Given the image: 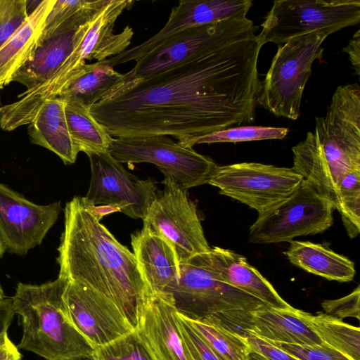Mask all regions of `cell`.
<instances>
[{"label": "cell", "mask_w": 360, "mask_h": 360, "mask_svg": "<svg viewBox=\"0 0 360 360\" xmlns=\"http://www.w3.org/2000/svg\"><path fill=\"white\" fill-rule=\"evenodd\" d=\"M15 314L12 298L0 300V333L7 332Z\"/></svg>", "instance_id": "42"}, {"label": "cell", "mask_w": 360, "mask_h": 360, "mask_svg": "<svg viewBox=\"0 0 360 360\" xmlns=\"http://www.w3.org/2000/svg\"><path fill=\"white\" fill-rule=\"evenodd\" d=\"M22 355L9 339L7 332L0 333V360H20Z\"/></svg>", "instance_id": "41"}, {"label": "cell", "mask_w": 360, "mask_h": 360, "mask_svg": "<svg viewBox=\"0 0 360 360\" xmlns=\"http://www.w3.org/2000/svg\"><path fill=\"white\" fill-rule=\"evenodd\" d=\"M292 169L310 184L322 197L329 200L334 210H339L341 200L335 184L324 158L321 146L312 131L292 148Z\"/></svg>", "instance_id": "27"}, {"label": "cell", "mask_w": 360, "mask_h": 360, "mask_svg": "<svg viewBox=\"0 0 360 360\" xmlns=\"http://www.w3.org/2000/svg\"><path fill=\"white\" fill-rule=\"evenodd\" d=\"M135 330L154 360H195L180 333L172 295L155 296Z\"/></svg>", "instance_id": "18"}, {"label": "cell", "mask_w": 360, "mask_h": 360, "mask_svg": "<svg viewBox=\"0 0 360 360\" xmlns=\"http://www.w3.org/2000/svg\"><path fill=\"white\" fill-rule=\"evenodd\" d=\"M321 307L326 314L342 320L347 317L360 319V286L349 295L336 300H324Z\"/></svg>", "instance_id": "37"}, {"label": "cell", "mask_w": 360, "mask_h": 360, "mask_svg": "<svg viewBox=\"0 0 360 360\" xmlns=\"http://www.w3.org/2000/svg\"><path fill=\"white\" fill-rule=\"evenodd\" d=\"M342 51L346 53L348 59L350 61L354 74L360 75V30H357L349 39L347 45L342 49Z\"/></svg>", "instance_id": "40"}, {"label": "cell", "mask_w": 360, "mask_h": 360, "mask_svg": "<svg viewBox=\"0 0 360 360\" xmlns=\"http://www.w3.org/2000/svg\"><path fill=\"white\" fill-rule=\"evenodd\" d=\"M250 360H266L259 354L251 352L250 354Z\"/></svg>", "instance_id": "44"}, {"label": "cell", "mask_w": 360, "mask_h": 360, "mask_svg": "<svg viewBox=\"0 0 360 360\" xmlns=\"http://www.w3.org/2000/svg\"><path fill=\"white\" fill-rule=\"evenodd\" d=\"M131 244L139 267L153 293L171 295L179 277V263L173 247L147 226L131 234Z\"/></svg>", "instance_id": "20"}, {"label": "cell", "mask_w": 360, "mask_h": 360, "mask_svg": "<svg viewBox=\"0 0 360 360\" xmlns=\"http://www.w3.org/2000/svg\"><path fill=\"white\" fill-rule=\"evenodd\" d=\"M1 98H0V106H1Z\"/></svg>", "instance_id": "48"}, {"label": "cell", "mask_w": 360, "mask_h": 360, "mask_svg": "<svg viewBox=\"0 0 360 360\" xmlns=\"http://www.w3.org/2000/svg\"><path fill=\"white\" fill-rule=\"evenodd\" d=\"M56 0H43L0 47V89L13 82L17 72L37 49L46 19Z\"/></svg>", "instance_id": "22"}, {"label": "cell", "mask_w": 360, "mask_h": 360, "mask_svg": "<svg viewBox=\"0 0 360 360\" xmlns=\"http://www.w3.org/2000/svg\"><path fill=\"white\" fill-rule=\"evenodd\" d=\"M332 203L302 179L284 200L258 214L249 229L255 244L290 242L296 237L326 231L333 221Z\"/></svg>", "instance_id": "9"}, {"label": "cell", "mask_w": 360, "mask_h": 360, "mask_svg": "<svg viewBox=\"0 0 360 360\" xmlns=\"http://www.w3.org/2000/svg\"><path fill=\"white\" fill-rule=\"evenodd\" d=\"M68 279L59 276L41 285L18 283L11 298L22 327L18 349L32 352L46 360L91 358L94 347L68 316L63 299Z\"/></svg>", "instance_id": "3"}, {"label": "cell", "mask_w": 360, "mask_h": 360, "mask_svg": "<svg viewBox=\"0 0 360 360\" xmlns=\"http://www.w3.org/2000/svg\"><path fill=\"white\" fill-rule=\"evenodd\" d=\"M194 257L217 278L253 296L266 306L276 309L292 307L245 257L233 250L214 247Z\"/></svg>", "instance_id": "19"}, {"label": "cell", "mask_w": 360, "mask_h": 360, "mask_svg": "<svg viewBox=\"0 0 360 360\" xmlns=\"http://www.w3.org/2000/svg\"><path fill=\"white\" fill-rule=\"evenodd\" d=\"M5 252H6L5 248H4V244L0 238V259L3 257Z\"/></svg>", "instance_id": "45"}, {"label": "cell", "mask_w": 360, "mask_h": 360, "mask_svg": "<svg viewBox=\"0 0 360 360\" xmlns=\"http://www.w3.org/2000/svg\"><path fill=\"white\" fill-rule=\"evenodd\" d=\"M188 321L201 338L224 360H250L251 349L244 337L199 321Z\"/></svg>", "instance_id": "31"}, {"label": "cell", "mask_w": 360, "mask_h": 360, "mask_svg": "<svg viewBox=\"0 0 360 360\" xmlns=\"http://www.w3.org/2000/svg\"><path fill=\"white\" fill-rule=\"evenodd\" d=\"M63 99L68 130L79 152L108 151L113 137L94 117L89 107L77 98Z\"/></svg>", "instance_id": "28"}, {"label": "cell", "mask_w": 360, "mask_h": 360, "mask_svg": "<svg viewBox=\"0 0 360 360\" xmlns=\"http://www.w3.org/2000/svg\"><path fill=\"white\" fill-rule=\"evenodd\" d=\"M164 189L157 192L143 226L151 229L174 249L179 263L210 250L195 204L187 191L164 179Z\"/></svg>", "instance_id": "12"}, {"label": "cell", "mask_w": 360, "mask_h": 360, "mask_svg": "<svg viewBox=\"0 0 360 360\" xmlns=\"http://www.w3.org/2000/svg\"><path fill=\"white\" fill-rule=\"evenodd\" d=\"M64 230L58 248L59 276L79 282L113 303L133 330L151 291L132 252L75 196L64 209Z\"/></svg>", "instance_id": "2"}, {"label": "cell", "mask_w": 360, "mask_h": 360, "mask_svg": "<svg viewBox=\"0 0 360 360\" xmlns=\"http://www.w3.org/2000/svg\"><path fill=\"white\" fill-rule=\"evenodd\" d=\"M170 294L177 313L186 319L241 337L252 330V313L266 306L217 278L194 256L179 264V277Z\"/></svg>", "instance_id": "4"}, {"label": "cell", "mask_w": 360, "mask_h": 360, "mask_svg": "<svg viewBox=\"0 0 360 360\" xmlns=\"http://www.w3.org/2000/svg\"><path fill=\"white\" fill-rule=\"evenodd\" d=\"M250 333L274 344L312 345L323 342L307 323L303 311L292 307L276 309L266 306L254 311Z\"/></svg>", "instance_id": "23"}, {"label": "cell", "mask_w": 360, "mask_h": 360, "mask_svg": "<svg viewBox=\"0 0 360 360\" xmlns=\"http://www.w3.org/2000/svg\"><path fill=\"white\" fill-rule=\"evenodd\" d=\"M87 155L91 180L86 195L82 197L84 202L89 205H117L128 217L143 220L156 198V182L132 174L108 151Z\"/></svg>", "instance_id": "14"}, {"label": "cell", "mask_w": 360, "mask_h": 360, "mask_svg": "<svg viewBox=\"0 0 360 360\" xmlns=\"http://www.w3.org/2000/svg\"><path fill=\"white\" fill-rule=\"evenodd\" d=\"M63 299L70 321L94 348L133 331L113 303L79 282L68 280Z\"/></svg>", "instance_id": "17"}, {"label": "cell", "mask_w": 360, "mask_h": 360, "mask_svg": "<svg viewBox=\"0 0 360 360\" xmlns=\"http://www.w3.org/2000/svg\"><path fill=\"white\" fill-rule=\"evenodd\" d=\"M335 32L333 29L320 30L295 37L278 46L262 81L258 105L275 116L297 120L312 65L322 56L323 41Z\"/></svg>", "instance_id": "6"}, {"label": "cell", "mask_w": 360, "mask_h": 360, "mask_svg": "<svg viewBox=\"0 0 360 360\" xmlns=\"http://www.w3.org/2000/svg\"><path fill=\"white\" fill-rule=\"evenodd\" d=\"M340 199L338 211L349 236L354 238L360 232V191L345 193Z\"/></svg>", "instance_id": "38"}, {"label": "cell", "mask_w": 360, "mask_h": 360, "mask_svg": "<svg viewBox=\"0 0 360 360\" xmlns=\"http://www.w3.org/2000/svg\"><path fill=\"white\" fill-rule=\"evenodd\" d=\"M82 202L85 208L99 221L105 215L115 212H121V208L117 205H89L85 204L83 200Z\"/></svg>", "instance_id": "43"}, {"label": "cell", "mask_w": 360, "mask_h": 360, "mask_svg": "<svg viewBox=\"0 0 360 360\" xmlns=\"http://www.w3.org/2000/svg\"><path fill=\"white\" fill-rule=\"evenodd\" d=\"M303 316L321 341L350 360H360V330L323 312Z\"/></svg>", "instance_id": "29"}, {"label": "cell", "mask_w": 360, "mask_h": 360, "mask_svg": "<svg viewBox=\"0 0 360 360\" xmlns=\"http://www.w3.org/2000/svg\"><path fill=\"white\" fill-rule=\"evenodd\" d=\"M331 176L338 186L347 173L360 170V86H338L315 130Z\"/></svg>", "instance_id": "10"}, {"label": "cell", "mask_w": 360, "mask_h": 360, "mask_svg": "<svg viewBox=\"0 0 360 360\" xmlns=\"http://www.w3.org/2000/svg\"><path fill=\"white\" fill-rule=\"evenodd\" d=\"M105 2L106 0H56L40 39L78 28L90 20Z\"/></svg>", "instance_id": "30"}, {"label": "cell", "mask_w": 360, "mask_h": 360, "mask_svg": "<svg viewBox=\"0 0 360 360\" xmlns=\"http://www.w3.org/2000/svg\"><path fill=\"white\" fill-rule=\"evenodd\" d=\"M91 19L77 29L40 39L32 56L17 72L13 81L23 84L26 90L46 82L72 53L89 27Z\"/></svg>", "instance_id": "21"}, {"label": "cell", "mask_w": 360, "mask_h": 360, "mask_svg": "<svg viewBox=\"0 0 360 360\" xmlns=\"http://www.w3.org/2000/svg\"><path fill=\"white\" fill-rule=\"evenodd\" d=\"M108 152L122 164H153L186 190L207 184L217 167L209 156L163 135L113 138Z\"/></svg>", "instance_id": "7"}, {"label": "cell", "mask_w": 360, "mask_h": 360, "mask_svg": "<svg viewBox=\"0 0 360 360\" xmlns=\"http://www.w3.org/2000/svg\"><path fill=\"white\" fill-rule=\"evenodd\" d=\"M302 179L292 167L240 162L217 165L207 184L261 214L287 198Z\"/></svg>", "instance_id": "11"}, {"label": "cell", "mask_w": 360, "mask_h": 360, "mask_svg": "<svg viewBox=\"0 0 360 360\" xmlns=\"http://www.w3.org/2000/svg\"><path fill=\"white\" fill-rule=\"evenodd\" d=\"M288 133L285 127L262 126H238L217 131L194 140L195 144L214 143H238L243 141L283 139Z\"/></svg>", "instance_id": "32"}, {"label": "cell", "mask_w": 360, "mask_h": 360, "mask_svg": "<svg viewBox=\"0 0 360 360\" xmlns=\"http://www.w3.org/2000/svg\"><path fill=\"white\" fill-rule=\"evenodd\" d=\"M133 3L106 0L91 19L82 39L55 74L42 84L26 90L18 96V101L7 105L11 118L19 125L29 124L41 105L47 100L58 97L72 75L86 60L102 61L125 51L134 36L133 29L127 26L120 33L115 34L113 27L117 18Z\"/></svg>", "instance_id": "5"}, {"label": "cell", "mask_w": 360, "mask_h": 360, "mask_svg": "<svg viewBox=\"0 0 360 360\" xmlns=\"http://www.w3.org/2000/svg\"><path fill=\"white\" fill-rule=\"evenodd\" d=\"M247 16L191 27L161 42L136 61L128 81L144 79L185 63L255 26Z\"/></svg>", "instance_id": "13"}, {"label": "cell", "mask_w": 360, "mask_h": 360, "mask_svg": "<svg viewBox=\"0 0 360 360\" xmlns=\"http://www.w3.org/2000/svg\"><path fill=\"white\" fill-rule=\"evenodd\" d=\"M31 142L56 153L65 165L75 162L79 150L70 136L65 101L55 97L45 101L28 126Z\"/></svg>", "instance_id": "24"}, {"label": "cell", "mask_w": 360, "mask_h": 360, "mask_svg": "<svg viewBox=\"0 0 360 360\" xmlns=\"http://www.w3.org/2000/svg\"><path fill=\"white\" fill-rule=\"evenodd\" d=\"M127 82L105 60L84 65L76 71L58 97L74 98L89 107L106 98Z\"/></svg>", "instance_id": "26"}, {"label": "cell", "mask_w": 360, "mask_h": 360, "mask_svg": "<svg viewBox=\"0 0 360 360\" xmlns=\"http://www.w3.org/2000/svg\"><path fill=\"white\" fill-rule=\"evenodd\" d=\"M284 254L293 265L329 281L349 282L356 274L352 260L320 243L291 240Z\"/></svg>", "instance_id": "25"}, {"label": "cell", "mask_w": 360, "mask_h": 360, "mask_svg": "<svg viewBox=\"0 0 360 360\" xmlns=\"http://www.w3.org/2000/svg\"><path fill=\"white\" fill-rule=\"evenodd\" d=\"M251 352L259 354L266 360H300L275 345L266 341L253 334L244 337Z\"/></svg>", "instance_id": "39"}, {"label": "cell", "mask_w": 360, "mask_h": 360, "mask_svg": "<svg viewBox=\"0 0 360 360\" xmlns=\"http://www.w3.org/2000/svg\"><path fill=\"white\" fill-rule=\"evenodd\" d=\"M4 298H5V295L2 287L0 284V300H2Z\"/></svg>", "instance_id": "46"}, {"label": "cell", "mask_w": 360, "mask_h": 360, "mask_svg": "<svg viewBox=\"0 0 360 360\" xmlns=\"http://www.w3.org/2000/svg\"><path fill=\"white\" fill-rule=\"evenodd\" d=\"M178 326L195 360H224L198 334L188 321L177 313Z\"/></svg>", "instance_id": "36"}, {"label": "cell", "mask_w": 360, "mask_h": 360, "mask_svg": "<svg viewBox=\"0 0 360 360\" xmlns=\"http://www.w3.org/2000/svg\"><path fill=\"white\" fill-rule=\"evenodd\" d=\"M252 6L250 0H181L172 9L167 22L159 32L144 42L104 60L112 67L137 61L177 33L193 27L247 16Z\"/></svg>", "instance_id": "16"}, {"label": "cell", "mask_w": 360, "mask_h": 360, "mask_svg": "<svg viewBox=\"0 0 360 360\" xmlns=\"http://www.w3.org/2000/svg\"><path fill=\"white\" fill-rule=\"evenodd\" d=\"M360 22L359 0H277L261 24V44L278 46L314 31L336 32Z\"/></svg>", "instance_id": "8"}, {"label": "cell", "mask_w": 360, "mask_h": 360, "mask_svg": "<svg viewBox=\"0 0 360 360\" xmlns=\"http://www.w3.org/2000/svg\"><path fill=\"white\" fill-rule=\"evenodd\" d=\"M21 360V359H20ZM80 360H92L91 358H88V359H80Z\"/></svg>", "instance_id": "47"}, {"label": "cell", "mask_w": 360, "mask_h": 360, "mask_svg": "<svg viewBox=\"0 0 360 360\" xmlns=\"http://www.w3.org/2000/svg\"><path fill=\"white\" fill-rule=\"evenodd\" d=\"M92 360H154L136 330L94 349Z\"/></svg>", "instance_id": "33"}, {"label": "cell", "mask_w": 360, "mask_h": 360, "mask_svg": "<svg viewBox=\"0 0 360 360\" xmlns=\"http://www.w3.org/2000/svg\"><path fill=\"white\" fill-rule=\"evenodd\" d=\"M274 345L300 360H350L324 342L312 345L280 343Z\"/></svg>", "instance_id": "35"}, {"label": "cell", "mask_w": 360, "mask_h": 360, "mask_svg": "<svg viewBox=\"0 0 360 360\" xmlns=\"http://www.w3.org/2000/svg\"><path fill=\"white\" fill-rule=\"evenodd\" d=\"M258 28L152 76L127 81L90 106L91 115L115 138L172 136L185 147L254 122L262 89Z\"/></svg>", "instance_id": "1"}, {"label": "cell", "mask_w": 360, "mask_h": 360, "mask_svg": "<svg viewBox=\"0 0 360 360\" xmlns=\"http://www.w3.org/2000/svg\"><path fill=\"white\" fill-rule=\"evenodd\" d=\"M27 0H0V47L29 15Z\"/></svg>", "instance_id": "34"}, {"label": "cell", "mask_w": 360, "mask_h": 360, "mask_svg": "<svg viewBox=\"0 0 360 360\" xmlns=\"http://www.w3.org/2000/svg\"><path fill=\"white\" fill-rule=\"evenodd\" d=\"M62 210L60 201L37 205L0 183V238L6 251L24 256L40 245Z\"/></svg>", "instance_id": "15"}]
</instances>
